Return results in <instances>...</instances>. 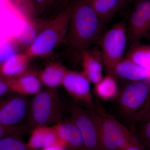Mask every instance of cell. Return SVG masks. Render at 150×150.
<instances>
[{"label":"cell","instance_id":"6da1fadb","mask_svg":"<svg viewBox=\"0 0 150 150\" xmlns=\"http://www.w3.org/2000/svg\"><path fill=\"white\" fill-rule=\"evenodd\" d=\"M73 1L65 42L73 50L81 52L98 42L105 24L85 0Z\"/></svg>","mask_w":150,"mask_h":150},{"label":"cell","instance_id":"7a4b0ae2","mask_svg":"<svg viewBox=\"0 0 150 150\" xmlns=\"http://www.w3.org/2000/svg\"><path fill=\"white\" fill-rule=\"evenodd\" d=\"M73 4L72 0L54 18L41 21L35 40L25 51L30 58L48 56L65 41Z\"/></svg>","mask_w":150,"mask_h":150},{"label":"cell","instance_id":"3957f363","mask_svg":"<svg viewBox=\"0 0 150 150\" xmlns=\"http://www.w3.org/2000/svg\"><path fill=\"white\" fill-rule=\"evenodd\" d=\"M64 105L55 89L48 88L30 100L28 123L30 127L48 126L63 121Z\"/></svg>","mask_w":150,"mask_h":150},{"label":"cell","instance_id":"277c9868","mask_svg":"<svg viewBox=\"0 0 150 150\" xmlns=\"http://www.w3.org/2000/svg\"><path fill=\"white\" fill-rule=\"evenodd\" d=\"M88 110L98 129L102 150H124L137 138L133 132L101 108L97 107Z\"/></svg>","mask_w":150,"mask_h":150},{"label":"cell","instance_id":"5b68a950","mask_svg":"<svg viewBox=\"0 0 150 150\" xmlns=\"http://www.w3.org/2000/svg\"><path fill=\"white\" fill-rule=\"evenodd\" d=\"M128 41L126 21L124 19L105 31L100 38L97 43L107 74L115 77V67L123 59Z\"/></svg>","mask_w":150,"mask_h":150},{"label":"cell","instance_id":"8992f818","mask_svg":"<svg viewBox=\"0 0 150 150\" xmlns=\"http://www.w3.org/2000/svg\"><path fill=\"white\" fill-rule=\"evenodd\" d=\"M121 112L135 125L142 118L150 103V81H131L118 95Z\"/></svg>","mask_w":150,"mask_h":150},{"label":"cell","instance_id":"52a82bcc","mask_svg":"<svg viewBox=\"0 0 150 150\" xmlns=\"http://www.w3.org/2000/svg\"><path fill=\"white\" fill-rule=\"evenodd\" d=\"M30 100L25 96L13 92L0 99V123L13 127L28 119Z\"/></svg>","mask_w":150,"mask_h":150},{"label":"cell","instance_id":"ba28073f","mask_svg":"<svg viewBox=\"0 0 150 150\" xmlns=\"http://www.w3.org/2000/svg\"><path fill=\"white\" fill-rule=\"evenodd\" d=\"M71 117L80 131L85 150H102L98 129L88 109L74 103L70 107Z\"/></svg>","mask_w":150,"mask_h":150},{"label":"cell","instance_id":"9c48e42d","mask_svg":"<svg viewBox=\"0 0 150 150\" xmlns=\"http://www.w3.org/2000/svg\"><path fill=\"white\" fill-rule=\"evenodd\" d=\"M62 85L77 102L90 109L97 106L95 104L91 91V82L82 71L67 70Z\"/></svg>","mask_w":150,"mask_h":150},{"label":"cell","instance_id":"30bf717a","mask_svg":"<svg viewBox=\"0 0 150 150\" xmlns=\"http://www.w3.org/2000/svg\"><path fill=\"white\" fill-rule=\"evenodd\" d=\"M81 56L82 72L95 85L103 77V64L100 50L96 47L89 48L82 51Z\"/></svg>","mask_w":150,"mask_h":150},{"label":"cell","instance_id":"8fae6325","mask_svg":"<svg viewBox=\"0 0 150 150\" xmlns=\"http://www.w3.org/2000/svg\"><path fill=\"white\" fill-rule=\"evenodd\" d=\"M11 91L27 96L35 95L41 91L42 83L37 73L33 71H26L23 74L6 81Z\"/></svg>","mask_w":150,"mask_h":150},{"label":"cell","instance_id":"7c38bea8","mask_svg":"<svg viewBox=\"0 0 150 150\" xmlns=\"http://www.w3.org/2000/svg\"><path fill=\"white\" fill-rule=\"evenodd\" d=\"M54 126L65 146L76 150H85L80 131L71 118L63 120Z\"/></svg>","mask_w":150,"mask_h":150},{"label":"cell","instance_id":"4fadbf2b","mask_svg":"<svg viewBox=\"0 0 150 150\" xmlns=\"http://www.w3.org/2000/svg\"><path fill=\"white\" fill-rule=\"evenodd\" d=\"M27 144L33 150H41L53 146H65L59 139L54 126L34 128Z\"/></svg>","mask_w":150,"mask_h":150},{"label":"cell","instance_id":"5bb4252c","mask_svg":"<svg viewBox=\"0 0 150 150\" xmlns=\"http://www.w3.org/2000/svg\"><path fill=\"white\" fill-rule=\"evenodd\" d=\"M128 40L131 45L139 43L143 38L150 37V25L139 12L134 9L126 22Z\"/></svg>","mask_w":150,"mask_h":150},{"label":"cell","instance_id":"9a60e30c","mask_svg":"<svg viewBox=\"0 0 150 150\" xmlns=\"http://www.w3.org/2000/svg\"><path fill=\"white\" fill-rule=\"evenodd\" d=\"M115 74L116 78L131 81H150V70L137 64L126 57L115 67Z\"/></svg>","mask_w":150,"mask_h":150},{"label":"cell","instance_id":"2e32d148","mask_svg":"<svg viewBox=\"0 0 150 150\" xmlns=\"http://www.w3.org/2000/svg\"><path fill=\"white\" fill-rule=\"evenodd\" d=\"M105 24L126 4L124 0H85Z\"/></svg>","mask_w":150,"mask_h":150},{"label":"cell","instance_id":"e0dca14e","mask_svg":"<svg viewBox=\"0 0 150 150\" xmlns=\"http://www.w3.org/2000/svg\"><path fill=\"white\" fill-rule=\"evenodd\" d=\"M67 70L61 64L52 63L39 71L38 75L42 84L48 88L55 89L62 85Z\"/></svg>","mask_w":150,"mask_h":150},{"label":"cell","instance_id":"ac0fdd59","mask_svg":"<svg viewBox=\"0 0 150 150\" xmlns=\"http://www.w3.org/2000/svg\"><path fill=\"white\" fill-rule=\"evenodd\" d=\"M30 59L25 53L17 54L1 65L0 74L8 79L21 74L27 71Z\"/></svg>","mask_w":150,"mask_h":150},{"label":"cell","instance_id":"d6986e66","mask_svg":"<svg viewBox=\"0 0 150 150\" xmlns=\"http://www.w3.org/2000/svg\"><path fill=\"white\" fill-rule=\"evenodd\" d=\"M94 86L95 93L103 100H111L119 95L117 78L112 75L107 74Z\"/></svg>","mask_w":150,"mask_h":150},{"label":"cell","instance_id":"ffe728a7","mask_svg":"<svg viewBox=\"0 0 150 150\" xmlns=\"http://www.w3.org/2000/svg\"><path fill=\"white\" fill-rule=\"evenodd\" d=\"M40 25V22L38 23L33 19H25L19 31L15 36V40L18 44L27 48L35 40Z\"/></svg>","mask_w":150,"mask_h":150},{"label":"cell","instance_id":"44dd1931","mask_svg":"<svg viewBox=\"0 0 150 150\" xmlns=\"http://www.w3.org/2000/svg\"><path fill=\"white\" fill-rule=\"evenodd\" d=\"M126 58L150 70V46L140 43L131 45Z\"/></svg>","mask_w":150,"mask_h":150},{"label":"cell","instance_id":"7402d4cb","mask_svg":"<svg viewBox=\"0 0 150 150\" xmlns=\"http://www.w3.org/2000/svg\"><path fill=\"white\" fill-rule=\"evenodd\" d=\"M0 150H33L20 136H11L0 139Z\"/></svg>","mask_w":150,"mask_h":150},{"label":"cell","instance_id":"603a6c76","mask_svg":"<svg viewBox=\"0 0 150 150\" xmlns=\"http://www.w3.org/2000/svg\"><path fill=\"white\" fill-rule=\"evenodd\" d=\"M135 125L137 139L146 149L150 150V120L139 121Z\"/></svg>","mask_w":150,"mask_h":150},{"label":"cell","instance_id":"cb8c5ba5","mask_svg":"<svg viewBox=\"0 0 150 150\" xmlns=\"http://www.w3.org/2000/svg\"><path fill=\"white\" fill-rule=\"evenodd\" d=\"M20 13L27 19H33L36 11L34 0H10Z\"/></svg>","mask_w":150,"mask_h":150},{"label":"cell","instance_id":"d4e9b609","mask_svg":"<svg viewBox=\"0 0 150 150\" xmlns=\"http://www.w3.org/2000/svg\"><path fill=\"white\" fill-rule=\"evenodd\" d=\"M17 44L14 39L0 41V64H2L17 54Z\"/></svg>","mask_w":150,"mask_h":150},{"label":"cell","instance_id":"484cf974","mask_svg":"<svg viewBox=\"0 0 150 150\" xmlns=\"http://www.w3.org/2000/svg\"><path fill=\"white\" fill-rule=\"evenodd\" d=\"M27 129L26 126H18L8 127L0 123V139L11 136H20Z\"/></svg>","mask_w":150,"mask_h":150},{"label":"cell","instance_id":"4316f807","mask_svg":"<svg viewBox=\"0 0 150 150\" xmlns=\"http://www.w3.org/2000/svg\"><path fill=\"white\" fill-rule=\"evenodd\" d=\"M134 9L139 12L150 25V0H136Z\"/></svg>","mask_w":150,"mask_h":150},{"label":"cell","instance_id":"83f0119b","mask_svg":"<svg viewBox=\"0 0 150 150\" xmlns=\"http://www.w3.org/2000/svg\"><path fill=\"white\" fill-rule=\"evenodd\" d=\"M59 0H34L35 4L43 10L56 8L58 6Z\"/></svg>","mask_w":150,"mask_h":150},{"label":"cell","instance_id":"f1b7e54d","mask_svg":"<svg viewBox=\"0 0 150 150\" xmlns=\"http://www.w3.org/2000/svg\"><path fill=\"white\" fill-rule=\"evenodd\" d=\"M124 150H146L136 138Z\"/></svg>","mask_w":150,"mask_h":150},{"label":"cell","instance_id":"f546056e","mask_svg":"<svg viewBox=\"0 0 150 150\" xmlns=\"http://www.w3.org/2000/svg\"><path fill=\"white\" fill-rule=\"evenodd\" d=\"M10 91V88L7 81L0 80V97Z\"/></svg>","mask_w":150,"mask_h":150},{"label":"cell","instance_id":"4dcf8cb0","mask_svg":"<svg viewBox=\"0 0 150 150\" xmlns=\"http://www.w3.org/2000/svg\"><path fill=\"white\" fill-rule=\"evenodd\" d=\"M41 150H76L65 146H56L46 148Z\"/></svg>","mask_w":150,"mask_h":150},{"label":"cell","instance_id":"1f68e13d","mask_svg":"<svg viewBox=\"0 0 150 150\" xmlns=\"http://www.w3.org/2000/svg\"><path fill=\"white\" fill-rule=\"evenodd\" d=\"M149 120H150V103L149 105H148L146 111H145V113H144V115L138 122Z\"/></svg>","mask_w":150,"mask_h":150},{"label":"cell","instance_id":"d6a6232c","mask_svg":"<svg viewBox=\"0 0 150 150\" xmlns=\"http://www.w3.org/2000/svg\"><path fill=\"white\" fill-rule=\"evenodd\" d=\"M72 0H59L57 7H65Z\"/></svg>","mask_w":150,"mask_h":150},{"label":"cell","instance_id":"836d02e7","mask_svg":"<svg viewBox=\"0 0 150 150\" xmlns=\"http://www.w3.org/2000/svg\"><path fill=\"white\" fill-rule=\"evenodd\" d=\"M124 1H125V2H126V4L127 3L130 2L132 1H133V0H124Z\"/></svg>","mask_w":150,"mask_h":150}]
</instances>
